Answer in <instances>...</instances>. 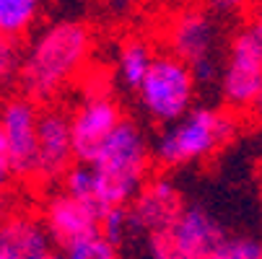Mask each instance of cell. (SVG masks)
Returning <instances> with one entry per match:
<instances>
[{
	"label": "cell",
	"mask_w": 262,
	"mask_h": 259,
	"mask_svg": "<svg viewBox=\"0 0 262 259\" xmlns=\"http://www.w3.org/2000/svg\"><path fill=\"white\" fill-rule=\"evenodd\" d=\"M91 44V31L81 21H57L36 31L18 60L21 93L36 104L55 101L83 76Z\"/></svg>",
	"instance_id": "obj_1"
},
{
	"label": "cell",
	"mask_w": 262,
	"mask_h": 259,
	"mask_svg": "<svg viewBox=\"0 0 262 259\" xmlns=\"http://www.w3.org/2000/svg\"><path fill=\"white\" fill-rule=\"evenodd\" d=\"M89 163L96 171L101 207L130 205L151 174L154 143L138 122L122 117Z\"/></svg>",
	"instance_id": "obj_2"
},
{
	"label": "cell",
	"mask_w": 262,
	"mask_h": 259,
	"mask_svg": "<svg viewBox=\"0 0 262 259\" xmlns=\"http://www.w3.org/2000/svg\"><path fill=\"white\" fill-rule=\"evenodd\" d=\"M236 132V120L229 109L192 106L179 120L164 125L154 143V161L177 169L208 161Z\"/></svg>",
	"instance_id": "obj_3"
},
{
	"label": "cell",
	"mask_w": 262,
	"mask_h": 259,
	"mask_svg": "<svg viewBox=\"0 0 262 259\" xmlns=\"http://www.w3.org/2000/svg\"><path fill=\"white\" fill-rule=\"evenodd\" d=\"M198 93V81L192 67L171 52L156 55L145 81L135 91L138 104L148 120L169 125L190 112Z\"/></svg>",
	"instance_id": "obj_4"
},
{
	"label": "cell",
	"mask_w": 262,
	"mask_h": 259,
	"mask_svg": "<svg viewBox=\"0 0 262 259\" xmlns=\"http://www.w3.org/2000/svg\"><path fill=\"white\" fill-rule=\"evenodd\" d=\"M169 52L192 67L198 86H213L221 78V26L208 11H184L171 21Z\"/></svg>",
	"instance_id": "obj_5"
},
{
	"label": "cell",
	"mask_w": 262,
	"mask_h": 259,
	"mask_svg": "<svg viewBox=\"0 0 262 259\" xmlns=\"http://www.w3.org/2000/svg\"><path fill=\"white\" fill-rule=\"evenodd\" d=\"M226 236L221 220L203 205H184L169 231L145 239L148 259H208Z\"/></svg>",
	"instance_id": "obj_6"
},
{
	"label": "cell",
	"mask_w": 262,
	"mask_h": 259,
	"mask_svg": "<svg viewBox=\"0 0 262 259\" xmlns=\"http://www.w3.org/2000/svg\"><path fill=\"white\" fill-rule=\"evenodd\" d=\"M262 83V42L252 26L239 29L223 52L218 93L229 112H249L252 99Z\"/></svg>",
	"instance_id": "obj_7"
},
{
	"label": "cell",
	"mask_w": 262,
	"mask_h": 259,
	"mask_svg": "<svg viewBox=\"0 0 262 259\" xmlns=\"http://www.w3.org/2000/svg\"><path fill=\"white\" fill-rule=\"evenodd\" d=\"M39 112L26 93L8 96L0 104V135L6 140L8 158L16 179L36 181V148H39Z\"/></svg>",
	"instance_id": "obj_8"
},
{
	"label": "cell",
	"mask_w": 262,
	"mask_h": 259,
	"mask_svg": "<svg viewBox=\"0 0 262 259\" xmlns=\"http://www.w3.org/2000/svg\"><path fill=\"white\" fill-rule=\"evenodd\" d=\"M120 120L122 114L117 101L104 88L91 86L78 101V106L70 112V135H73L76 161H91Z\"/></svg>",
	"instance_id": "obj_9"
},
{
	"label": "cell",
	"mask_w": 262,
	"mask_h": 259,
	"mask_svg": "<svg viewBox=\"0 0 262 259\" xmlns=\"http://www.w3.org/2000/svg\"><path fill=\"white\" fill-rule=\"evenodd\" d=\"M39 148H36V181L52 184L60 181L68 169L76 163L70 135V114L60 109H45L39 112Z\"/></svg>",
	"instance_id": "obj_10"
},
{
	"label": "cell",
	"mask_w": 262,
	"mask_h": 259,
	"mask_svg": "<svg viewBox=\"0 0 262 259\" xmlns=\"http://www.w3.org/2000/svg\"><path fill=\"white\" fill-rule=\"evenodd\" d=\"M182 207H184V200L179 190L174 187V181L166 176H154L143 184V190L130 202L133 228L145 233V239L154 233H164L171 228Z\"/></svg>",
	"instance_id": "obj_11"
},
{
	"label": "cell",
	"mask_w": 262,
	"mask_h": 259,
	"mask_svg": "<svg viewBox=\"0 0 262 259\" xmlns=\"http://www.w3.org/2000/svg\"><path fill=\"white\" fill-rule=\"evenodd\" d=\"M99 220H101V213L94 205L68 195L65 190L52 195L42 210V223L52 244H57L60 249L99 233Z\"/></svg>",
	"instance_id": "obj_12"
},
{
	"label": "cell",
	"mask_w": 262,
	"mask_h": 259,
	"mask_svg": "<svg viewBox=\"0 0 262 259\" xmlns=\"http://www.w3.org/2000/svg\"><path fill=\"white\" fill-rule=\"evenodd\" d=\"M52 246L42 218L11 213L0 220V259H42Z\"/></svg>",
	"instance_id": "obj_13"
},
{
	"label": "cell",
	"mask_w": 262,
	"mask_h": 259,
	"mask_svg": "<svg viewBox=\"0 0 262 259\" xmlns=\"http://www.w3.org/2000/svg\"><path fill=\"white\" fill-rule=\"evenodd\" d=\"M154 50L140 39L127 42L120 52H117V62H115V81L120 83V88L135 93L140 88V83L145 81L148 70L154 62Z\"/></svg>",
	"instance_id": "obj_14"
},
{
	"label": "cell",
	"mask_w": 262,
	"mask_h": 259,
	"mask_svg": "<svg viewBox=\"0 0 262 259\" xmlns=\"http://www.w3.org/2000/svg\"><path fill=\"white\" fill-rule=\"evenodd\" d=\"M42 0H0V36L18 42L39 21Z\"/></svg>",
	"instance_id": "obj_15"
},
{
	"label": "cell",
	"mask_w": 262,
	"mask_h": 259,
	"mask_svg": "<svg viewBox=\"0 0 262 259\" xmlns=\"http://www.w3.org/2000/svg\"><path fill=\"white\" fill-rule=\"evenodd\" d=\"M99 233L106 236L117 249L127 241L130 233H135L133 228V218H130V205H115L104 210L101 220H99Z\"/></svg>",
	"instance_id": "obj_16"
},
{
	"label": "cell",
	"mask_w": 262,
	"mask_h": 259,
	"mask_svg": "<svg viewBox=\"0 0 262 259\" xmlns=\"http://www.w3.org/2000/svg\"><path fill=\"white\" fill-rule=\"evenodd\" d=\"M208 259H262V241L254 236H223Z\"/></svg>",
	"instance_id": "obj_17"
},
{
	"label": "cell",
	"mask_w": 262,
	"mask_h": 259,
	"mask_svg": "<svg viewBox=\"0 0 262 259\" xmlns=\"http://www.w3.org/2000/svg\"><path fill=\"white\" fill-rule=\"evenodd\" d=\"M62 259H120L117 246L106 236L94 233L62 249Z\"/></svg>",
	"instance_id": "obj_18"
},
{
	"label": "cell",
	"mask_w": 262,
	"mask_h": 259,
	"mask_svg": "<svg viewBox=\"0 0 262 259\" xmlns=\"http://www.w3.org/2000/svg\"><path fill=\"white\" fill-rule=\"evenodd\" d=\"M18 60H21V55L16 50V42L0 36V91L18 73Z\"/></svg>",
	"instance_id": "obj_19"
},
{
	"label": "cell",
	"mask_w": 262,
	"mask_h": 259,
	"mask_svg": "<svg viewBox=\"0 0 262 259\" xmlns=\"http://www.w3.org/2000/svg\"><path fill=\"white\" fill-rule=\"evenodd\" d=\"M257 0H208V6L218 16H239L247 8H254Z\"/></svg>",
	"instance_id": "obj_20"
},
{
	"label": "cell",
	"mask_w": 262,
	"mask_h": 259,
	"mask_svg": "<svg viewBox=\"0 0 262 259\" xmlns=\"http://www.w3.org/2000/svg\"><path fill=\"white\" fill-rule=\"evenodd\" d=\"M13 179V169H11V158H8V148H6V140L0 135V187Z\"/></svg>",
	"instance_id": "obj_21"
},
{
	"label": "cell",
	"mask_w": 262,
	"mask_h": 259,
	"mask_svg": "<svg viewBox=\"0 0 262 259\" xmlns=\"http://www.w3.org/2000/svg\"><path fill=\"white\" fill-rule=\"evenodd\" d=\"M252 31L259 36V42H262V0H257L254 8H252Z\"/></svg>",
	"instance_id": "obj_22"
},
{
	"label": "cell",
	"mask_w": 262,
	"mask_h": 259,
	"mask_svg": "<svg viewBox=\"0 0 262 259\" xmlns=\"http://www.w3.org/2000/svg\"><path fill=\"white\" fill-rule=\"evenodd\" d=\"M247 114H252L257 122H262V83H259V88H257V93H254V99H252V106H249Z\"/></svg>",
	"instance_id": "obj_23"
},
{
	"label": "cell",
	"mask_w": 262,
	"mask_h": 259,
	"mask_svg": "<svg viewBox=\"0 0 262 259\" xmlns=\"http://www.w3.org/2000/svg\"><path fill=\"white\" fill-rule=\"evenodd\" d=\"M109 6L117 8V11H125L127 8V0H109Z\"/></svg>",
	"instance_id": "obj_24"
},
{
	"label": "cell",
	"mask_w": 262,
	"mask_h": 259,
	"mask_svg": "<svg viewBox=\"0 0 262 259\" xmlns=\"http://www.w3.org/2000/svg\"><path fill=\"white\" fill-rule=\"evenodd\" d=\"M42 259H62V254H55V251H50V254H45Z\"/></svg>",
	"instance_id": "obj_25"
}]
</instances>
